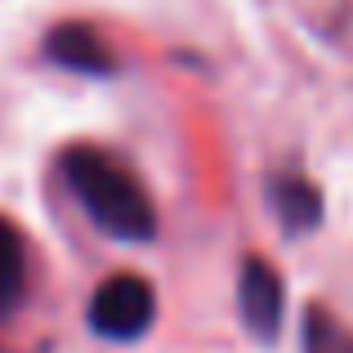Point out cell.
I'll return each mask as SVG.
<instances>
[{"mask_svg": "<svg viewBox=\"0 0 353 353\" xmlns=\"http://www.w3.org/2000/svg\"><path fill=\"white\" fill-rule=\"evenodd\" d=\"M157 322V291L139 273H112L90 295V331L112 345H134Z\"/></svg>", "mask_w": 353, "mask_h": 353, "instance_id": "2", "label": "cell"}, {"mask_svg": "<svg viewBox=\"0 0 353 353\" xmlns=\"http://www.w3.org/2000/svg\"><path fill=\"white\" fill-rule=\"evenodd\" d=\"M304 353H353V331L340 318H331L327 309H309L300 327Z\"/></svg>", "mask_w": 353, "mask_h": 353, "instance_id": "7", "label": "cell"}, {"mask_svg": "<svg viewBox=\"0 0 353 353\" xmlns=\"http://www.w3.org/2000/svg\"><path fill=\"white\" fill-rule=\"evenodd\" d=\"M27 300V241L0 215V318L18 313Z\"/></svg>", "mask_w": 353, "mask_h": 353, "instance_id": "6", "label": "cell"}, {"mask_svg": "<svg viewBox=\"0 0 353 353\" xmlns=\"http://www.w3.org/2000/svg\"><path fill=\"white\" fill-rule=\"evenodd\" d=\"M59 170H63V183L72 188V197L81 201V210L90 215V224L103 228L108 237H117V241L157 237L152 197L139 183V174L125 170L117 157L99 152V148H68Z\"/></svg>", "mask_w": 353, "mask_h": 353, "instance_id": "1", "label": "cell"}, {"mask_svg": "<svg viewBox=\"0 0 353 353\" xmlns=\"http://www.w3.org/2000/svg\"><path fill=\"white\" fill-rule=\"evenodd\" d=\"M237 309H241V322L255 340H273L282 331V309H286V291H282V277L268 259L250 255L241 264V277H237Z\"/></svg>", "mask_w": 353, "mask_h": 353, "instance_id": "3", "label": "cell"}, {"mask_svg": "<svg viewBox=\"0 0 353 353\" xmlns=\"http://www.w3.org/2000/svg\"><path fill=\"white\" fill-rule=\"evenodd\" d=\"M45 54H50L59 68L81 72V77H108L117 68L108 41L85 23H59L50 36H45Z\"/></svg>", "mask_w": 353, "mask_h": 353, "instance_id": "4", "label": "cell"}, {"mask_svg": "<svg viewBox=\"0 0 353 353\" xmlns=\"http://www.w3.org/2000/svg\"><path fill=\"white\" fill-rule=\"evenodd\" d=\"M268 201H273V215L282 219V228L291 237H300V233H309V228L322 224L318 188H313L304 174H295V170H282V174L268 179Z\"/></svg>", "mask_w": 353, "mask_h": 353, "instance_id": "5", "label": "cell"}]
</instances>
